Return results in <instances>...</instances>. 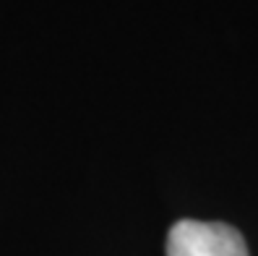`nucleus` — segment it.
I'll use <instances>...</instances> for the list:
<instances>
[{
	"mask_svg": "<svg viewBox=\"0 0 258 256\" xmlns=\"http://www.w3.org/2000/svg\"><path fill=\"white\" fill-rule=\"evenodd\" d=\"M167 256H248V246L224 222L180 220L167 233Z\"/></svg>",
	"mask_w": 258,
	"mask_h": 256,
	"instance_id": "nucleus-1",
	"label": "nucleus"
}]
</instances>
